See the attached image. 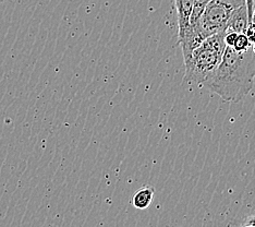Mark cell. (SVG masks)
<instances>
[{
    "label": "cell",
    "instance_id": "cell-1",
    "mask_svg": "<svg viewBox=\"0 0 255 227\" xmlns=\"http://www.w3.org/2000/svg\"><path fill=\"white\" fill-rule=\"evenodd\" d=\"M254 81L255 54L252 46L246 51L226 46L222 61L201 86L226 102L236 103L250 93Z\"/></svg>",
    "mask_w": 255,
    "mask_h": 227
},
{
    "label": "cell",
    "instance_id": "cell-2",
    "mask_svg": "<svg viewBox=\"0 0 255 227\" xmlns=\"http://www.w3.org/2000/svg\"><path fill=\"white\" fill-rule=\"evenodd\" d=\"M225 34L226 32H220L212 35L192 51L189 59L184 61L185 82L201 85L218 67L227 46Z\"/></svg>",
    "mask_w": 255,
    "mask_h": 227
},
{
    "label": "cell",
    "instance_id": "cell-3",
    "mask_svg": "<svg viewBox=\"0 0 255 227\" xmlns=\"http://www.w3.org/2000/svg\"><path fill=\"white\" fill-rule=\"evenodd\" d=\"M235 7L228 0H211L203 10L199 20L190 24L206 39L214 34L226 32L231 11Z\"/></svg>",
    "mask_w": 255,
    "mask_h": 227
},
{
    "label": "cell",
    "instance_id": "cell-4",
    "mask_svg": "<svg viewBox=\"0 0 255 227\" xmlns=\"http://www.w3.org/2000/svg\"><path fill=\"white\" fill-rule=\"evenodd\" d=\"M249 25V15L247 4H242L240 7L235 8L231 11L229 20L227 23L226 32H235L238 34H246Z\"/></svg>",
    "mask_w": 255,
    "mask_h": 227
},
{
    "label": "cell",
    "instance_id": "cell-5",
    "mask_svg": "<svg viewBox=\"0 0 255 227\" xmlns=\"http://www.w3.org/2000/svg\"><path fill=\"white\" fill-rule=\"evenodd\" d=\"M178 14V34L182 33L190 25V17L192 14L194 0H175Z\"/></svg>",
    "mask_w": 255,
    "mask_h": 227
},
{
    "label": "cell",
    "instance_id": "cell-6",
    "mask_svg": "<svg viewBox=\"0 0 255 227\" xmlns=\"http://www.w3.org/2000/svg\"><path fill=\"white\" fill-rule=\"evenodd\" d=\"M155 190L150 186H145L135 191L131 198V205L137 210H146L152 205L154 199Z\"/></svg>",
    "mask_w": 255,
    "mask_h": 227
},
{
    "label": "cell",
    "instance_id": "cell-7",
    "mask_svg": "<svg viewBox=\"0 0 255 227\" xmlns=\"http://www.w3.org/2000/svg\"><path fill=\"white\" fill-rule=\"evenodd\" d=\"M210 1L211 0H194V7H193L192 14H191V17H190V24H193V23H195L199 20L203 10H204L206 4Z\"/></svg>",
    "mask_w": 255,
    "mask_h": 227
},
{
    "label": "cell",
    "instance_id": "cell-8",
    "mask_svg": "<svg viewBox=\"0 0 255 227\" xmlns=\"http://www.w3.org/2000/svg\"><path fill=\"white\" fill-rule=\"evenodd\" d=\"M252 46L246 34H238V36L233 45V48L237 51H246Z\"/></svg>",
    "mask_w": 255,
    "mask_h": 227
},
{
    "label": "cell",
    "instance_id": "cell-9",
    "mask_svg": "<svg viewBox=\"0 0 255 227\" xmlns=\"http://www.w3.org/2000/svg\"><path fill=\"white\" fill-rule=\"evenodd\" d=\"M246 35L248 36L249 40H250L251 44L255 43V23L254 22L249 23L248 28L246 31Z\"/></svg>",
    "mask_w": 255,
    "mask_h": 227
},
{
    "label": "cell",
    "instance_id": "cell-10",
    "mask_svg": "<svg viewBox=\"0 0 255 227\" xmlns=\"http://www.w3.org/2000/svg\"><path fill=\"white\" fill-rule=\"evenodd\" d=\"M237 36H238V33L226 32V34H225V43H226V45L231 46V47H233V45L235 43Z\"/></svg>",
    "mask_w": 255,
    "mask_h": 227
},
{
    "label": "cell",
    "instance_id": "cell-11",
    "mask_svg": "<svg viewBox=\"0 0 255 227\" xmlns=\"http://www.w3.org/2000/svg\"><path fill=\"white\" fill-rule=\"evenodd\" d=\"M240 225L246 226V227H255V213L247 217L245 220H243V222Z\"/></svg>",
    "mask_w": 255,
    "mask_h": 227
},
{
    "label": "cell",
    "instance_id": "cell-12",
    "mask_svg": "<svg viewBox=\"0 0 255 227\" xmlns=\"http://www.w3.org/2000/svg\"><path fill=\"white\" fill-rule=\"evenodd\" d=\"M246 4H247V9H248V15H249V23H251L252 20V14H253V10H254V0H246Z\"/></svg>",
    "mask_w": 255,
    "mask_h": 227
},
{
    "label": "cell",
    "instance_id": "cell-13",
    "mask_svg": "<svg viewBox=\"0 0 255 227\" xmlns=\"http://www.w3.org/2000/svg\"><path fill=\"white\" fill-rule=\"evenodd\" d=\"M228 1L233 4L235 8L240 7L242 4H246V0H228Z\"/></svg>",
    "mask_w": 255,
    "mask_h": 227
},
{
    "label": "cell",
    "instance_id": "cell-14",
    "mask_svg": "<svg viewBox=\"0 0 255 227\" xmlns=\"http://www.w3.org/2000/svg\"><path fill=\"white\" fill-rule=\"evenodd\" d=\"M251 22H254L255 23V7H254V10H253V14H252V20Z\"/></svg>",
    "mask_w": 255,
    "mask_h": 227
},
{
    "label": "cell",
    "instance_id": "cell-15",
    "mask_svg": "<svg viewBox=\"0 0 255 227\" xmlns=\"http://www.w3.org/2000/svg\"><path fill=\"white\" fill-rule=\"evenodd\" d=\"M252 50H253V52L255 54V43L252 44Z\"/></svg>",
    "mask_w": 255,
    "mask_h": 227
},
{
    "label": "cell",
    "instance_id": "cell-16",
    "mask_svg": "<svg viewBox=\"0 0 255 227\" xmlns=\"http://www.w3.org/2000/svg\"><path fill=\"white\" fill-rule=\"evenodd\" d=\"M3 1H4V0H0V4H1Z\"/></svg>",
    "mask_w": 255,
    "mask_h": 227
}]
</instances>
